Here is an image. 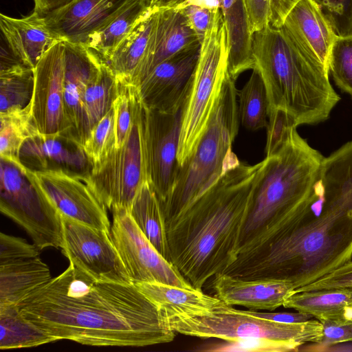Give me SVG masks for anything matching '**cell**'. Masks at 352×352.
I'll return each instance as SVG.
<instances>
[{"mask_svg":"<svg viewBox=\"0 0 352 352\" xmlns=\"http://www.w3.org/2000/svg\"><path fill=\"white\" fill-rule=\"evenodd\" d=\"M261 165L232 166L166 228L170 261L195 289L236 261Z\"/></svg>","mask_w":352,"mask_h":352,"instance_id":"3957f363","label":"cell"},{"mask_svg":"<svg viewBox=\"0 0 352 352\" xmlns=\"http://www.w3.org/2000/svg\"><path fill=\"white\" fill-rule=\"evenodd\" d=\"M16 306L56 341L145 346L175 337L163 311L134 284L97 280L72 263Z\"/></svg>","mask_w":352,"mask_h":352,"instance_id":"7a4b0ae2","label":"cell"},{"mask_svg":"<svg viewBox=\"0 0 352 352\" xmlns=\"http://www.w3.org/2000/svg\"><path fill=\"white\" fill-rule=\"evenodd\" d=\"M73 0H34V11L40 15L45 16L47 14L63 7Z\"/></svg>","mask_w":352,"mask_h":352,"instance_id":"681fc988","label":"cell"},{"mask_svg":"<svg viewBox=\"0 0 352 352\" xmlns=\"http://www.w3.org/2000/svg\"><path fill=\"white\" fill-rule=\"evenodd\" d=\"M329 71L336 85L352 97V35L336 37L330 50Z\"/></svg>","mask_w":352,"mask_h":352,"instance_id":"74e56055","label":"cell"},{"mask_svg":"<svg viewBox=\"0 0 352 352\" xmlns=\"http://www.w3.org/2000/svg\"><path fill=\"white\" fill-rule=\"evenodd\" d=\"M300 0H270V25L280 28L290 10Z\"/></svg>","mask_w":352,"mask_h":352,"instance_id":"c3c4849f","label":"cell"},{"mask_svg":"<svg viewBox=\"0 0 352 352\" xmlns=\"http://www.w3.org/2000/svg\"><path fill=\"white\" fill-rule=\"evenodd\" d=\"M20 161L35 170H63L88 175L91 164L82 144L75 138L61 135L47 138L41 134L30 138L23 144Z\"/></svg>","mask_w":352,"mask_h":352,"instance_id":"7402d4cb","label":"cell"},{"mask_svg":"<svg viewBox=\"0 0 352 352\" xmlns=\"http://www.w3.org/2000/svg\"><path fill=\"white\" fill-rule=\"evenodd\" d=\"M150 8L146 0H131L119 9L83 44L107 62L122 40Z\"/></svg>","mask_w":352,"mask_h":352,"instance_id":"83f0119b","label":"cell"},{"mask_svg":"<svg viewBox=\"0 0 352 352\" xmlns=\"http://www.w3.org/2000/svg\"><path fill=\"white\" fill-rule=\"evenodd\" d=\"M143 105V104H142ZM183 107L174 113L143 105V137L147 181L160 204L173 188L177 171Z\"/></svg>","mask_w":352,"mask_h":352,"instance_id":"5bb4252c","label":"cell"},{"mask_svg":"<svg viewBox=\"0 0 352 352\" xmlns=\"http://www.w3.org/2000/svg\"><path fill=\"white\" fill-rule=\"evenodd\" d=\"M157 10L149 9L142 15L107 62L118 79L132 84L146 56Z\"/></svg>","mask_w":352,"mask_h":352,"instance_id":"4316f807","label":"cell"},{"mask_svg":"<svg viewBox=\"0 0 352 352\" xmlns=\"http://www.w3.org/2000/svg\"><path fill=\"white\" fill-rule=\"evenodd\" d=\"M281 27L329 71L330 50L336 36L311 0H300Z\"/></svg>","mask_w":352,"mask_h":352,"instance_id":"603a6c76","label":"cell"},{"mask_svg":"<svg viewBox=\"0 0 352 352\" xmlns=\"http://www.w3.org/2000/svg\"><path fill=\"white\" fill-rule=\"evenodd\" d=\"M61 216V215H60ZM61 250L69 263L97 280L133 284L111 232L61 216Z\"/></svg>","mask_w":352,"mask_h":352,"instance_id":"4fadbf2b","label":"cell"},{"mask_svg":"<svg viewBox=\"0 0 352 352\" xmlns=\"http://www.w3.org/2000/svg\"><path fill=\"white\" fill-rule=\"evenodd\" d=\"M181 10L186 16L191 28L202 42L210 23L213 10L194 6H189Z\"/></svg>","mask_w":352,"mask_h":352,"instance_id":"bcb514c9","label":"cell"},{"mask_svg":"<svg viewBox=\"0 0 352 352\" xmlns=\"http://www.w3.org/2000/svg\"><path fill=\"white\" fill-rule=\"evenodd\" d=\"M319 321L322 325V335L319 345L329 346L352 342V318H324Z\"/></svg>","mask_w":352,"mask_h":352,"instance_id":"7bdbcfd3","label":"cell"},{"mask_svg":"<svg viewBox=\"0 0 352 352\" xmlns=\"http://www.w3.org/2000/svg\"><path fill=\"white\" fill-rule=\"evenodd\" d=\"M170 328L181 334L225 341L248 338H265L294 343L300 347L309 342L318 344L322 325L317 320L299 323L279 322L254 316L221 302L204 312L191 316L166 317Z\"/></svg>","mask_w":352,"mask_h":352,"instance_id":"ba28073f","label":"cell"},{"mask_svg":"<svg viewBox=\"0 0 352 352\" xmlns=\"http://www.w3.org/2000/svg\"><path fill=\"white\" fill-rule=\"evenodd\" d=\"M34 71L31 107L39 133L47 138L66 135L78 140L65 113L63 41L56 43L44 54Z\"/></svg>","mask_w":352,"mask_h":352,"instance_id":"9a60e30c","label":"cell"},{"mask_svg":"<svg viewBox=\"0 0 352 352\" xmlns=\"http://www.w3.org/2000/svg\"><path fill=\"white\" fill-rule=\"evenodd\" d=\"M221 11L226 32L228 73L236 80L254 67L253 34L243 0H223Z\"/></svg>","mask_w":352,"mask_h":352,"instance_id":"cb8c5ba5","label":"cell"},{"mask_svg":"<svg viewBox=\"0 0 352 352\" xmlns=\"http://www.w3.org/2000/svg\"><path fill=\"white\" fill-rule=\"evenodd\" d=\"M0 210L23 227L41 250L61 248V216L30 179L21 161L1 158Z\"/></svg>","mask_w":352,"mask_h":352,"instance_id":"9c48e42d","label":"cell"},{"mask_svg":"<svg viewBox=\"0 0 352 352\" xmlns=\"http://www.w3.org/2000/svg\"><path fill=\"white\" fill-rule=\"evenodd\" d=\"M41 250L25 239L0 234V265L16 261L38 257Z\"/></svg>","mask_w":352,"mask_h":352,"instance_id":"b9f144b4","label":"cell"},{"mask_svg":"<svg viewBox=\"0 0 352 352\" xmlns=\"http://www.w3.org/2000/svg\"><path fill=\"white\" fill-rule=\"evenodd\" d=\"M283 307L310 314L318 320L352 318V287L295 292L286 299Z\"/></svg>","mask_w":352,"mask_h":352,"instance_id":"f546056e","label":"cell"},{"mask_svg":"<svg viewBox=\"0 0 352 352\" xmlns=\"http://www.w3.org/2000/svg\"><path fill=\"white\" fill-rule=\"evenodd\" d=\"M56 341L23 318L16 305L0 307L1 349L34 347Z\"/></svg>","mask_w":352,"mask_h":352,"instance_id":"836d02e7","label":"cell"},{"mask_svg":"<svg viewBox=\"0 0 352 352\" xmlns=\"http://www.w3.org/2000/svg\"><path fill=\"white\" fill-rule=\"evenodd\" d=\"M352 287V259L317 280L299 287L295 292Z\"/></svg>","mask_w":352,"mask_h":352,"instance_id":"ee69618b","label":"cell"},{"mask_svg":"<svg viewBox=\"0 0 352 352\" xmlns=\"http://www.w3.org/2000/svg\"><path fill=\"white\" fill-rule=\"evenodd\" d=\"M223 0H184L175 8L177 9H182L186 6H194L203 8H206L210 10H221L222 6Z\"/></svg>","mask_w":352,"mask_h":352,"instance_id":"f907efd6","label":"cell"},{"mask_svg":"<svg viewBox=\"0 0 352 352\" xmlns=\"http://www.w3.org/2000/svg\"><path fill=\"white\" fill-rule=\"evenodd\" d=\"M126 3L122 0H73L44 16L63 41L83 45Z\"/></svg>","mask_w":352,"mask_h":352,"instance_id":"ffe728a7","label":"cell"},{"mask_svg":"<svg viewBox=\"0 0 352 352\" xmlns=\"http://www.w3.org/2000/svg\"><path fill=\"white\" fill-rule=\"evenodd\" d=\"M197 43L199 38L181 10H158L146 56L132 85L138 87L158 64Z\"/></svg>","mask_w":352,"mask_h":352,"instance_id":"d6986e66","label":"cell"},{"mask_svg":"<svg viewBox=\"0 0 352 352\" xmlns=\"http://www.w3.org/2000/svg\"><path fill=\"white\" fill-rule=\"evenodd\" d=\"M228 72V46L221 10L212 11L201 43L192 83L183 106L177 152L178 167L192 155L206 131Z\"/></svg>","mask_w":352,"mask_h":352,"instance_id":"52a82bcc","label":"cell"},{"mask_svg":"<svg viewBox=\"0 0 352 352\" xmlns=\"http://www.w3.org/2000/svg\"><path fill=\"white\" fill-rule=\"evenodd\" d=\"M25 171L61 216L111 232L107 207L92 188L88 175L63 170H35L27 167Z\"/></svg>","mask_w":352,"mask_h":352,"instance_id":"7c38bea8","label":"cell"},{"mask_svg":"<svg viewBox=\"0 0 352 352\" xmlns=\"http://www.w3.org/2000/svg\"><path fill=\"white\" fill-rule=\"evenodd\" d=\"M34 69L18 60L1 63L0 112L27 107L31 102Z\"/></svg>","mask_w":352,"mask_h":352,"instance_id":"d6a6232c","label":"cell"},{"mask_svg":"<svg viewBox=\"0 0 352 352\" xmlns=\"http://www.w3.org/2000/svg\"><path fill=\"white\" fill-rule=\"evenodd\" d=\"M247 313L250 315L273 320L279 322L285 323H299L307 321L313 318L310 314L295 312V313H287V312H280V313H269V312H259L255 310H247Z\"/></svg>","mask_w":352,"mask_h":352,"instance_id":"7dc6e473","label":"cell"},{"mask_svg":"<svg viewBox=\"0 0 352 352\" xmlns=\"http://www.w3.org/2000/svg\"><path fill=\"white\" fill-rule=\"evenodd\" d=\"M336 37L352 35V0H311Z\"/></svg>","mask_w":352,"mask_h":352,"instance_id":"60d3db41","label":"cell"},{"mask_svg":"<svg viewBox=\"0 0 352 352\" xmlns=\"http://www.w3.org/2000/svg\"><path fill=\"white\" fill-rule=\"evenodd\" d=\"M184 0H146L148 8L157 10L168 8H173Z\"/></svg>","mask_w":352,"mask_h":352,"instance_id":"816d5d0a","label":"cell"},{"mask_svg":"<svg viewBox=\"0 0 352 352\" xmlns=\"http://www.w3.org/2000/svg\"><path fill=\"white\" fill-rule=\"evenodd\" d=\"M63 42L65 113L74 134L82 146L90 131L84 108L85 92L101 58L82 44Z\"/></svg>","mask_w":352,"mask_h":352,"instance_id":"e0dca14e","label":"cell"},{"mask_svg":"<svg viewBox=\"0 0 352 352\" xmlns=\"http://www.w3.org/2000/svg\"><path fill=\"white\" fill-rule=\"evenodd\" d=\"M323 159L296 129L276 153L261 161L240 236L236 259L261 249L306 200Z\"/></svg>","mask_w":352,"mask_h":352,"instance_id":"5b68a950","label":"cell"},{"mask_svg":"<svg viewBox=\"0 0 352 352\" xmlns=\"http://www.w3.org/2000/svg\"><path fill=\"white\" fill-rule=\"evenodd\" d=\"M215 296L228 305L274 311L295 293L289 282L274 278H243L218 273L212 283Z\"/></svg>","mask_w":352,"mask_h":352,"instance_id":"ac0fdd59","label":"cell"},{"mask_svg":"<svg viewBox=\"0 0 352 352\" xmlns=\"http://www.w3.org/2000/svg\"><path fill=\"white\" fill-rule=\"evenodd\" d=\"M294 343L265 338H248L226 341L208 346L201 351L213 352H286L298 351Z\"/></svg>","mask_w":352,"mask_h":352,"instance_id":"f35d334b","label":"cell"},{"mask_svg":"<svg viewBox=\"0 0 352 352\" xmlns=\"http://www.w3.org/2000/svg\"><path fill=\"white\" fill-rule=\"evenodd\" d=\"M88 179L107 208L129 209L140 188L147 181L142 102L124 142L101 162L93 165Z\"/></svg>","mask_w":352,"mask_h":352,"instance_id":"30bf717a","label":"cell"},{"mask_svg":"<svg viewBox=\"0 0 352 352\" xmlns=\"http://www.w3.org/2000/svg\"><path fill=\"white\" fill-rule=\"evenodd\" d=\"M352 259V140L322 162L306 200L255 253L222 273L274 278L295 289Z\"/></svg>","mask_w":352,"mask_h":352,"instance_id":"6da1fadb","label":"cell"},{"mask_svg":"<svg viewBox=\"0 0 352 352\" xmlns=\"http://www.w3.org/2000/svg\"><path fill=\"white\" fill-rule=\"evenodd\" d=\"M111 235L133 283L158 282L195 288L144 235L125 208L113 209Z\"/></svg>","mask_w":352,"mask_h":352,"instance_id":"8fae6325","label":"cell"},{"mask_svg":"<svg viewBox=\"0 0 352 352\" xmlns=\"http://www.w3.org/2000/svg\"><path fill=\"white\" fill-rule=\"evenodd\" d=\"M239 118L247 129L257 131L267 127L269 102L263 77L254 67L247 82L239 94Z\"/></svg>","mask_w":352,"mask_h":352,"instance_id":"e575fe53","label":"cell"},{"mask_svg":"<svg viewBox=\"0 0 352 352\" xmlns=\"http://www.w3.org/2000/svg\"><path fill=\"white\" fill-rule=\"evenodd\" d=\"M118 84L115 73L101 58L88 81L84 96V108L90 130L111 109Z\"/></svg>","mask_w":352,"mask_h":352,"instance_id":"1f68e13d","label":"cell"},{"mask_svg":"<svg viewBox=\"0 0 352 352\" xmlns=\"http://www.w3.org/2000/svg\"><path fill=\"white\" fill-rule=\"evenodd\" d=\"M129 212L146 239L170 261L164 215L158 197L148 181L136 193Z\"/></svg>","mask_w":352,"mask_h":352,"instance_id":"f1b7e54d","label":"cell"},{"mask_svg":"<svg viewBox=\"0 0 352 352\" xmlns=\"http://www.w3.org/2000/svg\"><path fill=\"white\" fill-rule=\"evenodd\" d=\"M268 118L265 148L266 157L276 153L289 140L298 126L294 117L283 108L269 111Z\"/></svg>","mask_w":352,"mask_h":352,"instance_id":"ab89813d","label":"cell"},{"mask_svg":"<svg viewBox=\"0 0 352 352\" xmlns=\"http://www.w3.org/2000/svg\"><path fill=\"white\" fill-rule=\"evenodd\" d=\"M252 51L266 88L268 111L283 108L298 126L328 119L340 100L329 72L283 27L269 25L254 32Z\"/></svg>","mask_w":352,"mask_h":352,"instance_id":"277c9868","label":"cell"},{"mask_svg":"<svg viewBox=\"0 0 352 352\" xmlns=\"http://www.w3.org/2000/svg\"><path fill=\"white\" fill-rule=\"evenodd\" d=\"M118 81V91L113 102L116 148L124 142L141 104L138 87L122 80Z\"/></svg>","mask_w":352,"mask_h":352,"instance_id":"d590c367","label":"cell"},{"mask_svg":"<svg viewBox=\"0 0 352 352\" xmlns=\"http://www.w3.org/2000/svg\"><path fill=\"white\" fill-rule=\"evenodd\" d=\"M0 122L1 158L20 162L24 142L41 134L32 113L31 102L24 108L0 112Z\"/></svg>","mask_w":352,"mask_h":352,"instance_id":"4dcf8cb0","label":"cell"},{"mask_svg":"<svg viewBox=\"0 0 352 352\" xmlns=\"http://www.w3.org/2000/svg\"><path fill=\"white\" fill-rule=\"evenodd\" d=\"M116 147L114 111L112 106L90 130L82 148L92 166L104 159Z\"/></svg>","mask_w":352,"mask_h":352,"instance_id":"8d00e7d4","label":"cell"},{"mask_svg":"<svg viewBox=\"0 0 352 352\" xmlns=\"http://www.w3.org/2000/svg\"><path fill=\"white\" fill-rule=\"evenodd\" d=\"M133 284L163 311L166 317L196 315L221 302L217 296H211L195 288H183L158 282Z\"/></svg>","mask_w":352,"mask_h":352,"instance_id":"d4e9b609","label":"cell"},{"mask_svg":"<svg viewBox=\"0 0 352 352\" xmlns=\"http://www.w3.org/2000/svg\"><path fill=\"white\" fill-rule=\"evenodd\" d=\"M235 80L227 72L208 125L194 153L178 167L170 192L161 204L166 227L240 161L232 152L239 126Z\"/></svg>","mask_w":352,"mask_h":352,"instance_id":"8992f818","label":"cell"},{"mask_svg":"<svg viewBox=\"0 0 352 352\" xmlns=\"http://www.w3.org/2000/svg\"><path fill=\"white\" fill-rule=\"evenodd\" d=\"M52 278L38 256L0 265V307L17 305Z\"/></svg>","mask_w":352,"mask_h":352,"instance_id":"484cf974","label":"cell"},{"mask_svg":"<svg viewBox=\"0 0 352 352\" xmlns=\"http://www.w3.org/2000/svg\"><path fill=\"white\" fill-rule=\"evenodd\" d=\"M252 33L270 25V0H243Z\"/></svg>","mask_w":352,"mask_h":352,"instance_id":"f6af8a7d","label":"cell"},{"mask_svg":"<svg viewBox=\"0 0 352 352\" xmlns=\"http://www.w3.org/2000/svg\"><path fill=\"white\" fill-rule=\"evenodd\" d=\"M201 43L188 47L158 64L138 87L142 104L168 113L181 109L186 100L199 58Z\"/></svg>","mask_w":352,"mask_h":352,"instance_id":"2e32d148","label":"cell"},{"mask_svg":"<svg viewBox=\"0 0 352 352\" xmlns=\"http://www.w3.org/2000/svg\"><path fill=\"white\" fill-rule=\"evenodd\" d=\"M0 26L14 58L32 69L54 45L63 40L36 12L22 18L0 14Z\"/></svg>","mask_w":352,"mask_h":352,"instance_id":"44dd1931","label":"cell"}]
</instances>
